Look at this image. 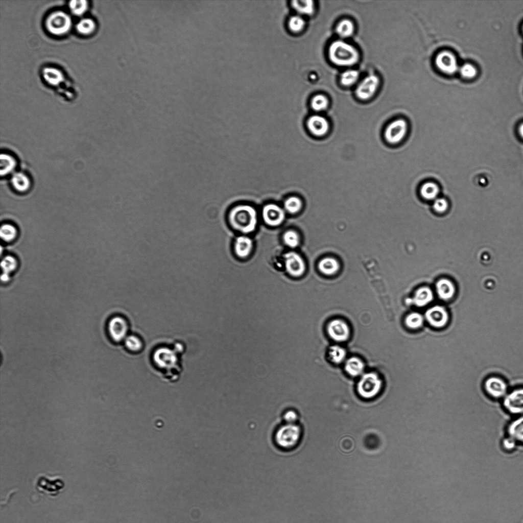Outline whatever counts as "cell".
Segmentation results:
<instances>
[{"label": "cell", "mask_w": 523, "mask_h": 523, "mask_svg": "<svg viewBox=\"0 0 523 523\" xmlns=\"http://www.w3.org/2000/svg\"><path fill=\"white\" fill-rule=\"evenodd\" d=\"M11 182L13 187L19 192L27 191L31 185L29 178L22 173L14 174L12 176Z\"/></svg>", "instance_id": "25"}, {"label": "cell", "mask_w": 523, "mask_h": 523, "mask_svg": "<svg viewBox=\"0 0 523 523\" xmlns=\"http://www.w3.org/2000/svg\"><path fill=\"white\" fill-rule=\"evenodd\" d=\"M42 76L49 84L57 86L64 81V76L58 69L53 67H46L42 70Z\"/></svg>", "instance_id": "23"}, {"label": "cell", "mask_w": 523, "mask_h": 523, "mask_svg": "<svg viewBox=\"0 0 523 523\" xmlns=\"http://www.w3.org/2000/svg\"><path fill=\"white\" fill-rule=\"evenodd\" d=\"M328 100L327 98L322 94H318L315 96L311 100V107L316 111H321L325 110L328 105Z\"/></svg>", "instance_id": "35"}, {"label": "cell", "mask_w": 523, "mask_h": 523, "mask_svg": "<svg viewBox=\"0 0 523 523\" xmlns=\"http://www.w3.org/2000/svg\"><path fill=\"white\" fill-rule=\"evenodd\" d=\"M345 369L351 376H357L363 372L364 364L358 358L351 357L346 361Z\"/></svg>", "instance_id": "24"}, {"label": "cell", "mask_w": 523, "mask_h": 523, "mask_svg": "<svg viewBox=\"0 0 523 523\" xmlns=\"http://www.w3.org/2000/svg\"><path fill=\"white\" fill-rule=\"evenodd\" d=\"M292 6L300 14L310 15L314 12V3L311 0L293 1Z\"/></svg>", "instance_id": "28"}, {"label": "cell", "mask_w": 523, "mask_h": 523, "mask_svg": "<svg viewBox=\"0 0 523 523\" xmlns=\"http://www.w3.org/2000/svg\"><path fill=\"white\" fill-rule=\"evenodd\" d=\"M95 28L94 22L90 18L82 19L76 25L77 31L83 35L91 33L94 30Z\"/></svg>", "instance_id": "34"}, {"label": "cell", "mask_w": 523, "mask_h": 523, "mask_svg": "<svg viewBox=\"0 0 523 523\" xmlns=\"http://www.w3.org/2000/svg\"><path fill=\"white\" fill-rule=\"evenodd\" d=\"M287 271L291 275L298 277L305 271V265L301 256L297 253L290 251L284 255Z\"/></svg>", "instance_id": "12"}, {"label": "cell", "mask_w": 523, "mask_h": 523, "mask_svg": "<svg viewBox=\"0 0 523 523\" xmlns=\"http://www.w3.org/2000/svg\"><path fill=\"white\" fill-rule=\"evenodd\" d=\"M329 336L334 341L344 342L349 336L350 330L348 325L343 321L336 319L329 323L327 328Z\"/></svg>", "instance_id": "13"}, {"label": "cell", "mask_w": 523, "mask_h": 523, "mask_svg": "<svg viewBox=\"0 0 523 523\" xmlns=\"http://www.w3.org/2000/svg\"><path fill=\"white\" fill-rule=\"evenodd\" d=\"M285 209L290 213L298 212L302 206L301 201L297 197H292L286 200L284 204Z\"/></svg>", "instance_id": "40"}, {"label": "cell", "mask_w": 523, "mask_h": 523, "mask_svg": "<svg viewBox=\"0 0 523 523\" xmlns=\"http://www.w3.org/2000/svg\"><path fill=\"white\" fill-rule=\"evenodd\" d=\"M253 247L251 239L246 236H240L236 238L234 249L237 255L240 257H246L250 253Z\"/></svg>", "instance_id": "19"}, {"label": "cell", "mask_w": 523, "mask_h": 523, "mask_svg": "<svg viewBox=\"0 0 523 523\" xmlns=\"http://www.w3.org/2000/svg\"><path fill=\"white\" fill-rule=\"evenodd\" d=\"M423 321V318L420 314L412 313L406 317L405 323L407 326L411 329H418L422 326Z\"/></svg>", "instance_id": "36"}, {"label": "cell", "mask_w": 523, "mask_h": 523, "mask_svg": "<svg viewBox=\"0 0 523 523\" xmlns=\"http://www.w3.org/2000/svg\"><path fill=\"white\" fill-rule=\"evenodd\" d=\"M330 360L335 364L341 363L345 358L346 352L345 349L339 345H333L328 350Z\"/></svg>", "instance_id": "33"}, {"label": "cell", "mask_w": 523, "mask_h": 523, "mask_svg": "<svg viewBox=\"0 0 523 523\" xmlns=\"http://www.w3.org/2000/svg\"><path fill=\"white\" fill-rule=\"evenodd\" d=\"M126 347L132 351H138L142 347V343L139 339L134 335L126 337L125 339Z\"/></svg>", "instance_id": "41"}, {"label": "cell", "mask_w": 523, "mask_h": 523, "mask_svg": "<svg viewBox=\"0 0 523 523\" xmlns=\"http://www.w3.org/2000/svg\"><path fill=\"white\" fill-rule=\"evenodd\" d=\"M486 392L495 398L504 397L507 394L508 386L505 381L498 376H490L484 383Z\"/></svg>", "instance_id": "10"}, {"label": "cell", "mask_w": 523, "mask_h": 523, "mask_svg": "<svg viewBox=\"0 0 523 523\" xmlns=\"http://www.w3.org/2000/svg\"><path fill=\"white\" fill-rule=\"evenodd\" d=\"M447 200L442 198H437L434 200L433 207L434 209L439 213L445 212L448 208Z\"/></svg>", "instance_id": "44"}, {"label": "cell", "mask_w": 523, "mask_h": 523, "mask_svg": "<svg viewBox=\"0 0 523 523\" xmlns=\"http://www.w3.org/2000/svg\"><path fill=\"white\" fill-rule=\"evenodd\" d=\"M359 76V72L357 70L349 69L341 74L340 81L344 86H350L357 82Z\"/></svg>", "instance_id": "31"}, {"label": "cell", "mask_w": 523, "mask_h": 523, "mask_svg": "<svg viewBox=\"0 0 523 523\" xmlns=\"http://www.w3.org/2000/svg\"><path fill=\"white\" fill-rule=\"evenodd\" d=\"M421 196L427 200H434L437 198L439 193L438 185L433 182L424 183L420 190Z\"/></svg>", "instance_id": "27"}, {"label": "cell", "mask_w": 523, "mask_h": 523, "mask_svg": "<svg viewBox=\"0 0 523 523\" xmlns=\"http://www.w3.org/2000/svg\"><path fill=\"white\" fill-rule=\"evenodd\" d=\"M18 265L16 259L11 255L5 256L1 261V266L3 273L1 276V280L7 282L10 279V274L16 270Z\"/></svg>", "instance_id": "21"}, {"label": "cell", "mask_w": 523, "mask_h": 523, "mask_svg": "<svg viewBox=\"0 0 523 523\" xmlns=\"http://www.w3.org/2000/svg\"><path fill=\"white\" fill-rule=\"evenodd\" d=\"M128 329L127 321L121 315L113 316L107 323V329L108 335L113 341L116 342L125 339Z\"/></svg>", "instance_id": "6"}, {"label": "cell", "mask_w": 523, "mask_h": 523, "mask_svg": "<svg viewBox=\"0 0 523 523\" xmlns=\"http://www.w3.org/2000/svg\"><path fill=\"white\" fill-rule=\"evenodd\" d=\"M365 446L369 449H374L379 444V439L375 434H369L364 440Z\"/></svg>", "instance_id": "45"}, {"label": "cell", "mask_w": 523, "mask_h": 523, "mask_svg": "<svg viewBox=\"0 0 523 523\" xmlns=\"http://www.w3.org/2000/svg\"><path fill=\"white\" fill-rule=\"evenodd\" d=\"M459 70L461 75L466 78H472L477 74L476 68L472 65L468 63L463 64L460 68Z\"/></svg>", "instance_id": "43"}, {"label": "cell", "mask_w": 523, "mask_h": 523, "mask_svg": "<svg viewBox=\"0 0 523 523\" xmlns=\"http://www.w3.org/2000/svg\"><path fill=\"white\" fill-rule=\"evenodd\" d=\"M518 132L520 136L523 138V123L519 126Z\"/></svg>", "instance_id": "47"}, {"label": "cell", "mask_w": 523, "mask_h": 523, "mask_svg": "<svg viewBox=\"0 0 523 523\" xmlns=\"http://www.w3.org/2000/svg\"><path fill=\"white\" fill-rule=\"evenodd\" d=\"M379 84V80L376 75H368L356 86L355 90L356 97L363 101L370 99L376 92Z\"/></svg>", "instance_id": "7"}, {"label": "cell", "mask_w": 523, "mask_h": 523, "mask_svg": "<svg viewBox=\"0 0 523 523\" xmlns=\"http://www.w3.org/2000/svg\"><path fill=\"white\" fill-rule=\"evenodd\" d=\"M516 442L514 439L508 436L503 439L502 446L506 451H511L515 448Z\"/></svg>", "instance_id": "46"}, {"label": "cell", "mask_w": 523, "mask_h": 523, "mask_svg": "<svg viewBox=\"0 0 523 523\" xmlns=\"http://www.w3.org/2000/svg\"><path fill=\"white\" fill-rule=\"evenodd\" d=\"M319 269L324 274L332 275L339 270V264L335 259L326 257L319 262Z\"/></svg>", "instance_id": "30"}, {"label": "cell", "mask_w": 523, "mask_h": 523, "mask_svg": "<svg viewBox=\"0 0 523 523\" xmlns=\"http://www.w3.org/2000/svg\"><path fill=\"white\" fill-rule=\"evenodd\" d=\"M436 63L441 70L448 74H454L458 69L455 57L448 52L439 53L436 57Z\"/></svg>", "instance_id": "15"}, {"label": "cell", "mask_w": 523, "mask_h": 523, "mask_svg": "<svg viewBox=\"0 0 523 523\" xmlns=\"http://www.w3.org/2000/svg\"><path fill=\"white\" fill-rule=\"evenodd\" d=\"M436 287L438 296L443 300H447L451 298L455 292L453 283L447 279L439 280L437 282Z\"/></svg>", "instance_id": "22"}, {"label": "cell", "mask_w": 523, "mask_h": 523, "mask_svg": "<svg viewBox=\"0 0 523 523\" xmlns=\"http://www.w3.org/2000/svg\"><path fill=\"white\" fill-rule=\"evenodd\" d=\"M17 235V230L15 226L10 224H5L1 226L0 236L1 239L6 242L14 241Z\"/></svg>", "instance_id": "32"}, {"label": "cell", "mask_w": 523, "mask_h": 523, "mask_svg": "<svg viewBox=\"0 0 523 523\" xmlns=\"http://www.w3.org/2000/svg\"><path fill=\"white\" fill-rule=\"evenodd\" d=\"M302 436V428L298 423H283L278 426L274 432V443L279 449L290 451L299 445Z\"/></svg>", "instance_id": "2"}, {"label": "cell", "mask_w": 523, "mask_h": 523, "mask_svg": "<svg viewBox=\"0 0 523 523\" xmlns=\"http://www.w3.org/2000/svg\"><path fill=\"white\" fill-rule=\"evenodd\" d=\"M305 25L304 19L300 15H294L290 18L288 27L293 32H298L302 30Z\"/></svg>", "instance_id": "38"}, {"label": "cell", "mask_w": 523, "mask_h": 523, "mask_svg": "<svg viewBox=\"0 0 523 523\" xmlns=\"http://www.w3.org/2000/svg\"><path fill=\"white\" fill-rule=\"evenodd\" d=\"M328 56L334 64L341 67L353 66L360 60L358 50L342 39L336 40L329 44Z\"/></svg>", "instance_id": "1"}, {"label": "cell", "mask_w": 523, "mask_h": 523, "mask_svg": "<svg viewBox=\"0 0 523 523\" xmlns=\"http://www.w3.org/2000/svg\"><path fill=\"white\" fill-rule=\"evenodd\" d=\"M433 299V294L432 290L429 288L422 287L416 291L414 297L409 300V302L417 306L422 307L432 301Z\"/></svg>", "instance_id": "18"}, {"label": "cell", "mask_w": 523, "mask_h": 523, "mask_svg": "<svg viewBox=\"0 0 523 523\" xmlns=\"http://www.w3.org/2000/svg\"><path fill=\"white\" fill-rule=\"evenodd\" d=\"M307 125L310 131L315 135H324L329 129V124L326 118L319 115L311 116L307 120Z\"/></svg>", "instance_id": "17"}, {"label": "cell", "mask_w": 523, "mask_h": 523, "mask_svg": "<svg viewBox=\"0 0 523 523\" xmlns=\"http://www.w3.org/2000/svg\"><path fill=\"white\" fill-rule=\"evenodd\" d=\"M354 31V24L348 19L341 20L336 27V32L342 39L350 37L352 35Z\"/></svg>", "instance_id": "26"}, {"label": "cell", "mask_w": 523, "mask_h": 523, "mask_svg": "<svg viewBox=\"0 0 523 523\" xmlns=\"http://www.w3.org/2000/svg\"><path fill=\"white\" fill-rule=\"evenodd\" d=\"M153 358L157 365L163 368L172 367L177 361L175 353L171 349L165 347L156 350Z\"/></svg>", "instance_id": "16"}, {"label": "cell", "mask_w": 523, "mask_h": 523, "mask_svg": "<svg viewBox=\"0 0 523 523\" xmlns=\"http://www.w3.org/2000/svg\"><path fill=\"white\" fill-rule=\"evenodd\" d=\"M508 436L516 442L523 443V416H521L509 423L507 428Z\"/></svg>", "instance_id": "20"}, {"label": "cell", "mask_w": 523, "mask_h": 523, "mask_svg": "<svg viewBox=\"0 0 523 523\" xmlns=\"http://www.w3.org/2000/svg\"><path fill=\"white\" fill-rule=\"evenodd\" d=\"M1 175H6L12 172L15 169L16 162L15 158L11 155L3 153L0 156Z\"/></svg>", "instance_id": "29"}, {"label": "cell", "mask_w": 523, "mask_h": 523, "mask_svg": "<svg viewBox=\"0 0 523 523\" xmlns=\"http://www.w3.org/2000/svg\"><path fill=\"white\" fill-rule=\"evenodd\" d=\"M69 6L73 13L81 15L87 10L88 4L85 0H73L69 3Z\"/></svg>", "instance_id": "37"}, {"label": "cell", "mask_w": 523, "mask_h": 523, "mask_svg": "<svg viewBox=\"0 0 523 523\" xmlns=\"http://www.w3.org/2000/svg\"><path fill=\"white\" fill-rule=\"evenodd\" d=\"M72 20L66 13L57 11L50 14L46 19L45 27L51 34L62 35L70 29Z\"/></svg>", "instance_id": "4"}, {"label": "cell", "mask_w": 523, "mask_h": 523, "mask_svg": "<svg viewBox=\"0 0 523 523\" xmlns=\"http://www.w3.org/2000/svg\"><path fill=\"white\" fill-rule=\"evenodd\" d=\"M263 217L268 225L276 226L282 223L285 218V212L279 206L270 204L263 208Z\"/></svg>", "instance_id": "14"}, {"label": "cell", "mask_w": 523, "mask_h": 523, "mask_svg": "<svg viewBox=\"0 0 523 523\" xmlns=\"http://www.w3.org/2000/svg\"><path fill=\"white\" fill-rule=\"evenodd\" d=\"M282 417L283 423L290 424L298 423L299 419V414L296 410L289 409L283 413Z\"/></svg>", "instance_id": "42"}, {"label": "cell", "mask_w": 523, "mask_h": 523, "mask_svg": "<svg viewBox=\"0 0 523 523\" xmlns=\"http://www.w3.org/2000/svg\"><path fill=\"white\" fill-rule=\"evenodd\" d=\"M229 221L235 229L245 233H250L255 230L257 225V213L255 209L249 205H239L230 211Z\"/></svg>", "instance_id": "3"}, {"label": "cell", "mask_w": 523, "mask_h": 523, "mask_svg": "<svg viewBox=\"0 0 523 523\" xmlns=\"http://www.w3.org/2000/svg\"><path fill=\"white\" fill-rule=\"evenodd\" d=\"M382 381L378 376L374 372L364 374L357 385V391L362 397L371 398L376 396L380 391Z\"/></svg>", "instance_id": "5"}, {"label": "cell", "mask_w": 523, "mask_h": 523, "mask_svg": "<svg viewBox=\"0 0 523 523\" xmlns=\"http://www.w3.org/2000/svg\"><path fill=\"white\" fill-rule=\"evenodd\" d=\"M425 318L429 324L436 328L444 327L448 321L447 311L443 306L439 305L428 309L425 313Z\"/></svg>", "instance_id": "11"}, {"label": "cell", "mask_w": 523, "mask_h": 523, "mask_svg": "<svg viewBox=\"0 0 523 523\" xmlns=\"http://www.w3.org/2000/svg\"><path fill=\"white\" fill-rule=\"evenodd\" d=\"M283 240L286 245L292 248L296 247L299 243V236L294 230L285 232L283 235Z\"/></svg>", "instance_id": "39"}, {"label": "cell", "mask_w": 523, "mask_h": 523, "mask_svg": "<svg viewBox=\"0 0 523 523\" xmlns=\"http://www.w3.org/2000/svg\"><path fill=\"white\" fill-rule=\"evenodd\" d=\"M407 130L406 122L403 119L396 120L386 128L385 132V138L390 144H397L404 138Z\"/></svg>", "instance_id": "9"}, {"label": "cell", "mask_w": 523, "mask_h": 523, "mask_svg": "<svg viewBox=\"0 0 523 523\" xmlns=\"http://www.w3.org/2000/svg\"><path fill=\"white\" fill-rule=\"evenodd\" d=\"M504 408L511 414H523V387L514 389L503 399Z\"/></svg>", "instance_id": "8"}]
</instances>
